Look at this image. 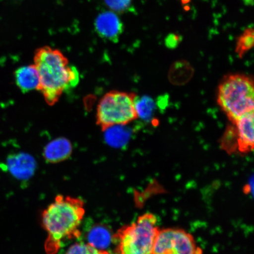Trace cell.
Segmentation results:
<instances>
[{"label":"cell","mask_w":254,"mask_h":254,"mask_svg":"<svg viewBox=\"0 0 254 254\" xmlns=\"http://www.w3.org/2000/svg\"><path fill=\"white\" fill-rule=\"evenodd\" d=\"M108 254H110V253H108Z\"/></svg>","instance_id":"18"},{"label":"cell","mask_w":254,"mask_h":254,"mask_svg":"<svg viewBox=\"0 0 254 254\" xmlns=\"http://www.w3.org/2000/svg\"><path fill=\"white\" fill-rule=\"evenodd\" d=\"M95 30L103 39L117 42L123 33V25L118 15L112 11L103 12L95 23Z\"/></svg>","instance_id":"8"},{"label":"cell","mask_w":254,"mask_h":254,"mask_svg":"<svg viewBox=\"0 0 254 254\" xmlns=\"http://www.w3.org/2000/svg\"><path fill=\"white\" fill-rule=\"evenodd\" d=\"M39 75V91L46 103L53 106L62 94L74 89L80 80L75 66L57 49L49 46L39 48L34 53V64Z\"/></svg>","instance_id":"1"},{"label":"cell","mask_w":254,"mask_h":254,"mask_svg":"<svg viewBox=\"0 0 254 254\" xmlns=\"http://www.w3.org/2000/svg\"><path fill=\"white\" fill-rule=\"evenodd\" d=\"M179 42V37L176 34H171L167 37L166 43L168 47H174Z\"/></svg>","instance_id":"17"},{"label":"cell","mask_w":254,"mask_h":254,"mask_svg":"<svg viewBox=\"0 0 254 254\" xmlns=\"http://www.w3.org/2000/svg\"><path fill=\"white\" fill-rule=\"evenodd\" d=\"M16 85L23 93L38 90L39 87V75L34 64L22 66L14 72Z\"/></svg>","instance_id":"11"},{"label":"cell","mask_w":254,"mask_h":254,"mask_svg":"<svg viewBox=\"0 0 254 254\" xmlns=\"http://www.w3.org/2000/svg\"><path fill=\"white\" fill-rule=\"evenodd\" d=\"M233 125L236 129L237 151L243 154L254 150V111L246 114Z\"/></svg>","instance_id":"7"},{"label":"cell","mask_w":254,"mask_h":254,"mask_svg":"<svg viewBox=\"0 0 254 254\" xmlns=\"http://www.w3.org/2000/svg\"><path fill=\"white\" fill-rule=\"evenodd\" d=\"M135 109L138 118L140 117L143 120H149L153 114L155 104L153 100L147 96L138 98L135 100Z\"/></svg>","instance_id":"13"},{"label":"cell","mask_w":254,"mask_h":254,"mask_svg":"<svg viewBox=\"0 0 254 254\" xmlns=\"http://www.w3.org/2000/svg\"><path fill=\"white\" fill-rule=\"evenodd\" d=\"M88 243L91 246L104 250L110 245L111 237L109 230L101 226L95 227L88 234Z\"/></svg>","instance_id":"12"},{"label":"cell","mask_w":254,"mask_h":254,"mask_svg":"<svg viewBox=\"0 0 254 254\" xmlns=\"http://www.w3.org/2000/svg\"><path fill=\"white\" fill-rule=\"evenodd\" d=\"M7 167L12 176L20 180L30 179L36 170V163L30 155L20 152L9 155Z\"/></svg>","instance_id":"9"},{"label":"cell","mask_w":254,"mask_h":254,"mask_svg":"<svg viewBox=\"0 0 254 254\" xmlns=\"http://www.w3.org/2000/svg\"><path fill=\"white\" fill-rule=\"evenodd\" d=\"M136 95L128 92L111 90L98 102L96 123L103 131L116 126H125L138 118L135 109Z\"/></svg>","instance_id":"5"},{"label":"cell","mask_w":254,"mask_h":254,"mask_svg":"<svg viewBox=\"0 0 254 254\" xmlns=\"http://www.w3.org/2000/svg\"><path fill=\"white\" fill-rule=\"evenodd\" d=\"M254 31L253 28H248L238 37L236 52L240 58L249 52L254 46Z\"/></svg>","instance_id":"14"},{"label":"cell","mask_w":254,"mask_h":254,"mask_svg":"<svg viewBox=\"0 0 254 254\" xmlns=\"http://www.w3.org/2000/svg\"><path fill=\"white\" fill-rule=\"evenodd\" d=\"M254 88L252 78L231 74L222 79L218 87L217 103L232 124L254 111Z\"/></svg>","instance_id":"3"},{"label":"cell","mask_w":254,"mask_h":254,"mask_svg":"<svg viewBox=\"0 0 254 254\" xmlns=\"http://www.w3.org/2000/svg\"><path fill=\"white\" fill-rule=\"evenodd\" d=\"M132 0H105L107 5L113 11L122 12L131 5Z\"/></svg>","instance_id":"16"},{"label":"cell","mask_w":254,"mask_h":254,"mask_svg":"<svg viewBox=\"0 0 254 254\" xmlns=\"http://www.w3.org/2000/svg\"><path fill=\"white\" fill-rule=\"evenodd\" d=\"M157 224L155 215L145 213L121 228L114 237L118 244L117 254H152L160 230Z\"/></svg>","instance_id":"4"},{"label":"cell","mask_w":254,"mask_h":254,"mask_svg":"<svg viewBox=\"0 0 254 254\" xmlns=\"http://www.w3.org/2000/svg\"><path fill=\"white\" fill-rule=\"evenodd\" d=\"M109 252L105 250L96 249L89 244L82 243H76L72 246L66 254H108Z\"/></svg>","instance_id":"15"},{"label":"cell","mask_w":254,"mask_h":254,"mask_svg":"<svg viewBox=\"0 0 254 254\" xmlns=\"http://www.w3.org/2000/svg\"><path fill=\"white\" fill-rule=\"evenodd\" d=\"M85 214L84 202L69 196L58 195L43 214L44 229L48 234L45 248L49 254H55L64 241L81 236L79 227Z\"/></svg>","instance_id":"2"},{"label":"cell","mask_w":254,"mask_h":254,"mask_svg":"<svg viewBox=\"0 0 254 254\" xmlns=\"http://www.w3.org/2000/svg\"><path fill=\"white\" fill-rule=\"evenodd\" d=\"M70 141L64 137H59L50 142L44 148L43 156L50 163H57L68 159L72 154Z\"/></svg>","instance_id":"10"},{"label":"cell","mask_w":254,"mask_h":254,"mask_svg":"<svg viewBox=\"0 0 254 254\" xmlns=\"http://www.w3.org/2000/svg\"><path fill=\"white\" fill-rule=\"evenodd\" d=\"M152 254H202L194 238L178 228L159 230Z\"/></svg>","instance_id":"6"}]
</instances>
